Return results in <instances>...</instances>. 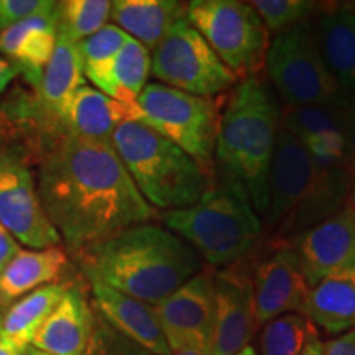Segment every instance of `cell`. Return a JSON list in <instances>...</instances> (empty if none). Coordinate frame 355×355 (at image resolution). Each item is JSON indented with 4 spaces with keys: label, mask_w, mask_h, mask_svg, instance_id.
Masks as SVG:
<instances>
[{
    "label": "cell",
    "mask_w": 355,
    "mask_h": 355,
    "mask_svg": "<svg viewBox=\"0 0 355 355\" xmlns=\"http://www.w3.org/2000/svg\"><path fill=\"white\" fill-rule=\"evenodd\" d=\"M37 189L48 219L74 254L157 216L112 144L63 135L40 165Z\"/></svg>",
    "instance_id": "cell-1"
},
{
    "label": "cell",
    "mask_w": 355,
    "mask_h": 355,
    "mask_svg": "<svg viewBox=\"0 0 355 355\" xmlns=\"http://www.w3.org/2000/svg\"><path fill=\"white\" fill-rule=\"evenodd\" d=\"M89 282L157 304L202 270V259L171 230L139 224L79 252Z\"/></svg>",
    "instance_id": "cell-2"
},
{
    "label": "cell",
    "mask_w": 355,
    "mask_h": 355,
    "mask_svg": "<svg viewBox=\"0 0 355 355\" xmlns=\"http://www.w3.org/2000/svg\"><path fill=\"white\" fill-rule=\"evenodd\" d=\"M282 112L272 89L257 76H247L230 92L220 110L216 159L222 173L247 189L255 211L268 209L270 168Z\"/></svg>",
    "instance_id": "cell-3"
},
{
    "label": "cell",
    "mask_w": 355,
    "mask_h": 355,
    "mask_svg": "<svg viewBox=\"0 0 355 355\" xmlns=\"http://www.w3.org/2000/svg\"><path fill=\"white\" fill-rule=\"evenodd\" d=\"M350 175L344 165H318L279 125L268 181L266 224L279 239L295 237L347 204Z\"/></svg>",
    "instance_id": "cell-4"
},
{
    "label": "cell",
    "mask_w": 355,
    "mask_h": 355,
    "mask_svg": "<svg viewBox=\"0 0 355 355\" xmlns=\"http://www.w3.org/2000/svg\"><path fill=\"white\" fill-rule=\"evenodd\" d=\"M163 220L212 266L241 261L257 247L263 232L247 189L222 171L196 204L168 211Z\"/></svg>",
    "instance_id": "cell-5"
},
{
    "label": "cell",
    "mask_w": 355,
    "mask_h": 355,
    "mask_svg": "<svg viewBox=\"0 0 355 355\" xmlns=\"http://www.w3.org/2000/svg\"><path fill=\"white\" fill-rule=\"evenodd\" d=\"M112 146L153 209L176 211L193 206L214 183V176L189 155L141 122L119 125Z\"/></svg>",
    "instance_id": "cell-6"
},
{
    "label": "cell",
    "mask_w": 355,
    "mask_h": 355,
    "mask_svg": "<svg viewBox=\"0 0 355 355\" xmlns=\"http://www.w3.org/2000/svg\"><path fill=\"white\" fill-rule=\"evenodd\" d=\"M137 104L141 123L175 144L214 176L219 102L153 83L146 84Z\"/></svg>",
    "instance_id": "cell-7"
},
{
    "label": "cell",
    "mask_w": 355,
    "mask_h": 355,
    "mask_svg": "<svg viewBox=\"0 0 355 355\" xmlns=\"http://www.w3.org/2000/svg\"><path fill=\"white\" fill-rule=\"evenodd\" d=\"M265 66L270 81L291 107L336 105L347 97L324 63L309 21L275 35L266 50Z\"/></svg>",
    "instance_id": "cell-8"
},
{
    "label": "cell",
    "mask_w": 355,
    "mask_h": 355,
    "mask_svg": "<svg viewBox=\"0 0 355 355\" xmlns=\"http://www.w3.org/2000/svg\"><path fill=\"white\" fill-rule=\"evenodd\" d=\"M188 21L237 78L255 76L265 64L268 30L250 3L194 0L188 3Z\"/></svg>",
    "instance_id": "cell-9"
},
{
    "label": "cell",
    "mask_w": 355,
    "mask_h": 355,
    "mask_svg": "<svg viewBox=\"0 0 355 355\" xmlns=\"http://www.w3.org/2000/svg\"><path fill=\"white\" fill-rule=\"evenodd\" d=\"M152 74L163 86L201 97L220 94L237 84V76L188 20L153 48Z\"/></svg>",
    "instance_id": "cell-10"
},
{
    "label": "cell",
    "mask_w": 355,
    "mask_h": 355,
    "mask_svg": "<svg viewBox=\"0 0 355 355\" xmlns=\"http://www.w3.org/2000/svg\"><path fill=\"white\" fill-rule=\"evenodd\" d=\"M0 224L32 250L63 243L43 209L32 173L12 158H0Z\"/></svg>",
    "instance_id": "cell-11"
},
{
    "label": "cell",
    "mask_w": 355,
    "mask_h": 355,
    "mask_svg": "<svg viewBox=\"0 0 355 355\" xmlns=\"http://www.w3.org/2000/svg\"><path fill=\"white\" fill-rule=\"evenodd\" d=\"M308 285L355 275V206L340 211L290 241Z\"/></svg>",
    "instance_id": "cell-12"
},
{
    "label": "cell",
    "mask_w": 355,
    "mask_h": 355,
    "mask_svg": "<svg viewBox=\"0 0 355 355\" xmlns=\"http://www.w3.org/2000/svg\"><path fill=\"white\" fill-rule=\"evenodd\" d=\"M171 354L183 347L211 352L214 329V275L199 272L153 304Z\"/></svg>",
    "instance_id": "cell-13"
},
{
    "label": "cell",
    "mask_w": 355,
    "mask_h": 355,
    "mask_svg": "<svg viewBox=\"0 0 355 355\" xmlns=\"http://www.w3.org/2000/svg\"><path fill=\"white\" fill-rule=\"evenodd\" d=\"M311 290L290 242H283L257 265L252 277L257 327L283 314L300 313Z\"/></svg>",
    "instance_id": "cell-14"
},
{
    "label": "cell",
    "mask_w": 355,
    "mask_h": 355,
    "mask_svg": "<svg viewBox=\"0 0 355 355\" xmlns=\"http://www.w3.org/2000/svg\"><path fill=\"white\" fill-rule=\"evenodd\" d=\"M255 329L252 278L237 268L216 273L211 355L237 354L250 345Z\"/></svg>",
    "instance_id": "cell-15"
},
{
    "label": "cell",
    "mask_w": 355,
    "mask_h": 355,
    "mask_svg": "<svg viewBox=\"0 0 355 355\" xmlns=\"http://www.w3.org/2000/svg\"><path fill=\"white\" fill-rule=\"evenodd\" d=\"M141 112L137 102L115 101L94 87H79L66 102L60 125L64 135L76 139L112 144V135L123 122H140Z\"/></svg>",
    "instance_id": "cell-16"
},
{
    "label": "cell",
    "mask_w": 355,
    "mask_h": 355,
    "mask_svg": "<svg viewBox=\"0 0 355 355\" xmlns=\"http://www.w3.org/2000/svg\"><path fill=\"white\" fill-rule=\"evenodd\" d=\"M96 314L114 331L153 355H171L153 304L145 303L102 283L91 282Z\"/></svg>",
    "instance_id": "cell-17"
},
{
    "label": "cell",
    "mask_w": 355,
    "mask_h": 355,
    "mask_svg": "<svg viewBox=\"0 0 355 355\" xmlns=\"http://www.w3.org/2000/svg\"><path fill=\"white\" fill-rule=\"evenodd\" d=\"M92 322L94 313L86 296L79 288L68 286L30 345L48 355H83L91 337Z\"/></svg>",
    "instance_id": "cell-18"
},
{
    "label": "cell",
    "mask_w": 355,
    "mask_h": 355,
    "mask_svg": "<svg viewBox=\"0 0 355 355\" xmlns=\"http://www.w3.org/2000/svg\"><path fill=\"white\" fill-rule=\"evenodd\" d=\"M282 127L290 132L318 165H344V145L336 105H286Z\"/></svg>",
    "instance_id": "cell-19"
},
{
    "label": "cell",
    "mask_w": 355,
    "mask_h": 355,
    "mask_svg": "<svg viewBox=\"0 0 355 355\" xmlns=\"http://www.w3.org/2000/svg\"><path fill=\"white\" fill-rule=\"evenodd\" d=\"M58 42V6L55 10L30 17L0 32V51L15 61L30 83L38 86Z\"/></svg>",
    "instance_id": "cell-20"
},
{
    "label": "cell",
    "mask_w": 355,
    "mask_h": 355,
    "mask_svg": "<svg viewBox=\"0 0 355 355\" xmlns=\"http://www.w3.org/2000/svg\"><path fill=\"white\" fill-rule=\"evenodd\" d=\"M110 19L146 50H153L178 24L188 20V3L178 0H115Z\"/></svg>",
    "instance_id": "cell-21"
},
{
    "label": "cell",
    "mask_w": 355,
    "mask_h": 355,
    "mask_svg": "<svg viewBox=\"0 0 355 355\" xmlns=\"http://www.w3.org/2000/svg\"><path fill=\"white\" fill-rule=\"evenodd\" d=\"M68 263L61 245L32 250L21 248L0 273V306L15 303L38 288L56 283Z\"/></svg>",
    "instance_id": "cell-22"
},
{
    "label": "cell",
    "mask_w": 355,
    "mask_h": 355,
    "mask_svg": "<svg viewBox=\"0 0 355 355\" xmlns=\"http://www.w3.org/2000/svg\"><path fill=\"white\" fill-rule=\"evenodd\" d=\"M324 63L345 96H355V12L334 8L319 19L316 30Z\"/></svg>",
    "instance_id": "cell-23"
},
{
    "label": "cell",
    "mask_w": 355,
    "mask_h": 355,
    "mask_svg": "<svg viewBox=\"0 0 355 355\" xmlns=\"http://www.w3.org/2000/svg\"><path fill=\"white\" fill-rule=\"evenodd\" d=\"M300 314L332 336L355 329V275L319 282L309 290Z\"/></svg>",
    "instance_id": "cell-24"
},
{
    "label": "cell",
    "mask_w": 355,
    "mask_h": 355,
    "mask_svg": "<svg viewBox=\"0 0 355 355\" xmlns=\"http://www.w3.org/2000/svg\"><path fill=\"white\" fill-rule=\"evenodd\" d=\"M83 86H86V79L78 43L58 35L55 51L37 86L40 104L44 112L58 121L66 102Z\"/></svg>",
    "instance_id": "cell-25"
},
{
    "label": "cell",
    "mask_w": 355,
    "mask_h": 355,
    "mask_svg": "<svg viewBox=\"0 0 355 355\" xmlns=\"http://www.w3.org/2000/svg\"><path fill=\"white\" fill-rule=\"evenodd\" d=\"M152 73V56L144 44L128 37L122 50L110 61V64L91 81L97 91L115 101L133 104L146 86Z\"/></svg>",
    "instance_id": "cell-26"
},
{
    "label": "cell",
    "mask_w": 355,
    "mask_h": 355,
    "mask_svg": "<svg viewBox=\"0 0 355 355\" xmlns=\"http://www.w3.org/2000/svg\"><path fill=\"white\" fill-rule=\"evenodd\" d=\"M66 290L68 285L64 283H51L12 303L2 318L0 337L12 344L20 354L24 352L32 344L42 324L63 298Z\"/></svg>",
    "instance_id": "cell-27"
},
{
    "label": "cell",
    "mask_w": 355,
    "mask_h": 355,
    "mask_svg": "<svg viewBox=\"0 0 355 355\" xmlns=\"http://www.w3.org/2000/svg\"><path fill=\"white\" fill-rule=\"evenodd\" d=\"M318 337V327L303 314H283L265 324L260 336V355H300Z\"/></svg>",
    "instance_id": "cell-28"
},
{
    "label": "cell",
    "mask_w": 355,
    "mask_h": 355,
    "mask_svg": "<svg viewBox=\"0 0 355 355\" xmlns=\"http://www.w3.org/2000/svg\"><path fill=\"white\" fill-rule=\"evenodd\" d=\"M112 2L109 0H66L58 2V35L79 43L107 25Z\"/></svg>",
    "instance_id": "cell-29"
},
{
    "label": "cell",
    "mask_w": 355,
    "mask_h": 355,
    "mask_svg": "<svg viewBox=\"0 0 355 355\" xmlns=\"http://www.w3.org/2000/svg\"><path fill=\"white\" fill-rule=\"evenodd\" d=\"M128 40V35L117 25H105L99 32L78 43L83 58L84 76L91 79L110 64L122 46Z\"/></svg>",
    "instance_id": "cell-30"
},
{
    "label": "cell",
    "mask_w": 355,
    "mask_h": 355,
    "mask_svg": "<svg viewBox=\"0 0 355 355\" xmlns=\"http://www.w3.org/2000/svg\"><path fill=\"white\" fill-rule=\"evenodd\" d=\"M250 6L263 20L268 32H282L301 21H308L321 7L309 0H255Z\"/></svg>",
    "instance_id": "cell-31"
},
{
    "label": "cell",
    "mask_w": 355,
    "mask_h": 355,
    "mask_svg": "<svg viewBox=\"0 0 355 355\" xmlns=\"http://www.w3.org/2000/svg\"><path fill=\"white\" fill-rule=\"evenodd\" d=\"M83 355H153L127 337L114 331L107 322L94 314L91 337Z\"/></svg>",
    "instance_id": "cell-32"
},
{
    "label": "cell",
    "mask_w": 355,
    "mask_h": 355,
    "mask_svg": "<svg viewBox=\"0 0 355 355\" xmlns=\"http://www.w3.org/2000/svg\"><path fill=\"white\" fill-rule=\"evenodd\" d=\"M56 6L58 2L51 0H0V32L30 17L55 10Z\"/></svg>",
    "instance_id": "cell-33"
},
{
    "label": "cell",
    "mask_w": 355,
    "mask_h": 355,
    "mask_svg": "<svg viewBox=\"0 0 355 355\" xmlns=\"http://www.w3.org/2000/svg\"><path fill=\"white\" fill-rule=\"evenodd\" d=\"M339 127L344 145V166L352 175L355 170V96H347L337 104Z\"/></svg>",
    "instance_id": "cell-34"
},
{
    "label": "cell",
    "mask_w": 355,
    "mask_h": 355,
    "mask_svg": "<svg viewBox=\"0 0 355 355\" xmlns=\"http://www.w3.org/2000/svg\"><path fill=\"white\" fill-rule=\"evenodd\" d=\"M324 355H355V329L324 344Z\"/></svg>",
    "instance_id": "cell-35"
},
{
    "label": "cell",
    "mask_w": 355,
    "mask_h": 355,
    "mask_svg": "<svg viewBox=\"0 0 355 355\" xmlns=\"http://www.w3.org/2000/svg\"><path fill=\"white\" fill-rule=\"evenodd\" d=\"M21 250L20 243L13 239V235L0 224V273L8 265L13 257Z\"/></svg>",
    "instance_id": "cell-36"
},
{
    "label": "cell",
    "mask_w": 355,
    "mask_h": 355,
    "mask_svg": "<svg viewBox=\"0 0 355 355\" xmlns=\"http://www.w3.org/2000/svg\"><path fill=\"white\" fill-rule=\"evenodd\" d=\"M20 73V69L17 68L15 63H10V61L3 60L0 56V92H3L8 87L13 79H15L17 74Z\"/></svg>",
    "instance_id": "cell-37"
},
{
    "label": "cell",
    "mask_w": 355,
    "mask_h": 355,
    "mask_svg": "<svg viewBox=\"0 0 355 355\" xmlns=\"http://www.w3.org/2000/svg\"><path fill=\"white\" fill-rule=\"evenodd\" d=\"M300 355H324V344H322V340L319 339V337H318V339L311 340V343L306 345L304 350Z\"/></svg>",
    "instance_id": "cell-38"
},
{
    "label": "cell",
    "mask_w": 355,
    "mask_h": 355,
    "mask_svg": "<svg viewBox=\"0 0 355 355\" xmlns=\"http://www.w3.org/2000/svg\"><path fill=\"white\" fill-rule=\"evenodd\" d=\"M0 355H20L19 350L0 337Z\"/></svg>",
    "instance_id": "cell-39"
},
{
    "label": "cell",
    "mask_w": 355,
    "mask_h": 355,
    "mask_svg": "<svg viewBox=\"0 0 355 355\" xmlns=\"http://www.w3.org/2000/svg\"><path fill=\"white\" fill-rule=\"evenodd\" d=\"M20 355H48V354H44V352H42V350H38V349L32 347V345H28V347H26Z\"/></svg>",
    "instance_id": "cell-40"
},
{
    "label": "cell",
    "mask_w": 355,
    "mask_h": 355,
    "mask_svg": "<svg viewBox=\"0 0 355 355\" xmlns=\"http://www.w3.org/2000/svg\"><path fill=\"white\" fill-rule=\"evenodd\" d=\"M234 355H259V354H257V350L252 347V345H247V347L239 350V352L234 354Z\"/></svg>",
    "instance_id": "cell-41"
},
{
    "label": "cell",
    "mask_w": 355,
    "mask_h": 355,
    "mask_svg": "<svg viewBox=\"0 0 355 355\" xmlns=\"http://www.w3.org/2000/svg\"><path fill=\"white\" fill-rule=\"evenodd\" d=\"M350 194H352V204L355 206V170L352 175H350Z\"/></svg>",
    "instance_id": "cell-42"
},
{
    "label": "cell",
    "mask_w": 355,
    "mask_h": 355,
    "mask_svg": "<svg viewBox=\"0 0 355 355\" xmlns=\"http://www.w3.org/2000/svg\"><path fill=\"white\" fill-rule=\"evenodd\" d=\"M2 318H3V313H2V306H0V332H2Z\"/></svg>",
    "instance_id": "cell-43"
},
{
    "label": "cell",
    "mask_w": 355,
    "mask_h": 355,
    "mask_svg": "<svg viewBox=\"0 0 355 355\" xmlns=\"http://www.w3.org/2000/svg\"><path fill=\"white\" fill-rule=\"evenodd\" d=\"M350 10H352V12H355V7H352V8H350Z\"/></svg>",
    "instance_id": "cell-44"
}]
</instances>
